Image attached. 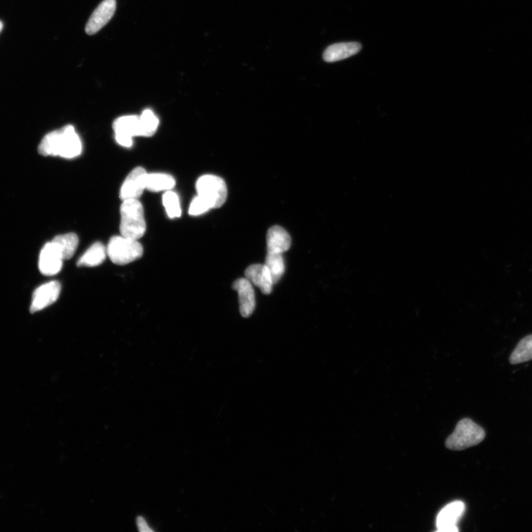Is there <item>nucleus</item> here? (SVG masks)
Returning <instances> with one entry per match:
<instances>
[{
    "label": "nucleus",
    "instance_id": "nucleus-8",
    "mask_svg": "<svg viewBox=\"0 0 532 532\" xmlns=\"http://www.w3.org/2000/svg\"><path fill=\"white\" fill-rule=\"evenodd\" d=\"M147 172L139 167L132 170L121 188L120 198L123 201L139 199L146 189Z\"/></svg>",
    "mask_w": 532,
    "mask_h": 532
},
{
    "label": "nucleus",
    "instance_id": "nucleus-1",
    "mask_svg": "<svg viewBox=\"0 0 532 532\" xmlns=\"http://www.w3.org/2000/svg\"><path fill=\"white\" fill-rule=\"evenodd\" d=\"M38 151L44 156L73 158L82 153V144L75 129L68 125L44 137L38 147Z\"/></svg>",
    "mask_w": 532,
    "mask_h": 532
},
{
    "label": "nucleus",
    "instance_id": "nucleus-6",
    "mask_svg": "<svg viewBox=\"0 0 532 532\" xmlns=\"http://www.w3.org/2000/svg\"><path fill=\"white\" fill-rule=\"evenodd\" d=\"M465 505L462 501L457 500L443 508L438 514L437 531L442 532L458 531L456 526L458 521L464 514Z\"/></svg>",
    "mask_w": 532,
    "mask_h": 532
},
{
    "label": "nucleus",
    "instance_id": "nucleus-20",
    "mask_svg": "<svg viewBox=\"0 0 532 532\" xmlns=\"http://www.w3.org/2000/svg\"><path fill=\"white\" fill-rule=\"evenodd\" d=\"M284 254L267 253L265 258V265L269 269L274 284L279 282L285 272V261Z\"/></svg>",
    "mask_w": 532,
    "mask_h": 532
},
{
    "label": "nucleus",
    "instance_id": "nucleus-19",
    "mask_svg": "<svg viewBox=\"0 0 532 532\" xmlns=\"http://www.w3.org/2000/svg\"><path fill=\"white\" fill-rule=\"evenodd\" d=\"M532 360V335L521 340L519 345L511 354L509 361L512 365H517Z\"/></svg>",
    "mask_w": 532,
    "mask_h": 532
},
{
    "label": "nucleus",
    "instance_id": "nucleus-7",
    "mask_svg": "<svg viewBox=\"0 0 532 532\" xmlns=\"http://www.w3.org/2000/svg\"><path fill=\"white\" fill-rule=\"evenodd\" d=\"M63 260L56 245L52 241L47 243L42 249L39 255V270L44 275H56L61 271Z\"/></svg>",
    "mask_w": 532,
    "mask_h": 532
},
{
    "label": "nucleus",
    "instance_id": "nucleus-14",
    "mask_svg": "<svg viewBox=\"0 0 532 532\" xmlns=\"http://www.w3.org/2000/svg\"><path fill=\"white\" fill-rule=\"evenodd\" d=\"M266 241L268 253L284 254L289 250L291 245L289 234L279 226L272 227L269 229Z\"/></svg>",
    "mask_w": 532,
    "mask_h": 532
},
{
    "label": "nucleus",
    "instance_id": "nucleus-16",
    "mask_svg": "<svg viewBox=\"0 0 532 532\" xmlns=\"http://www.w3.org/2000/svg\"><path fill=\"white\" fill-rule=\"evenodd\" d=\"M61 253L64 260L72 258L79 246V238L76 234L68 233L58 235L52 241Z\"/></svg>",
    "mask_w": 532,
    "mask_h": 532
},
{
    "label": "nucleus",
    "instance_id": "nucleus-25",
    "mask_svg": "<svg viewBox=\"0 0 532 532\" xmlns=\"http://www.w3.org/2000/svg\"><path fill=\"white\" fill-rule=\"evenodd\" d=\"M137 525L140 531L141 532H152L153 531V530L149 526H148L146 521L142 517H138Z\"/></svg>",
    "mask_w": 532,
    "mask_h": 532
},
{
    "label": "nucleus",
    "instance_id": "nucleus-17",
    "mask_svg": "<svg viewBox=\"0 0 532 532\" xmlns=\"http://www.w3.org/2000/svg\"><path fill=\"white\" fill-rule=\"evenodd\" d=\"M107 255V248L101 243L98 242L86 251V253L80 258L77 265L94 267V266L99 265L105 261Z\"/></svg>",
    "mask_w": 532,
    "mask_h": 532
},
{
    "label": "nucleus",
    "instance_id": "nucleus-22",
    "mask_svg": "<svg viewBox=\"0 0 532 532\" xmlns=\"http://www.w3.org/2000/svg\"><path fill=\"white\" fill-rule=\"evenodd\" d=\"M163 203L165 207L167 213L170 218L180 217L182 208L179 196L172 191H167L163 196Z\"/></svg>",
    "mask_w": 532,
    "mask_h": 532
},
{
    "label": "nucleus",
    "instance_id": "nucleus-21",
    "mask_svg": "<svg viewBox=\"0 0 532 532\" xmlns=\"http://www.w3.org/2000/svg\"><path fill=\"white\" fill-rule=\"evenodd\" d=\"M140 118V137H151L155 134L158 125V118L149 109L145 110Z\"/></svg>",
    "mask_w": 532,
    "mask_h": 532
},
{
    "label": "nucleus",
    "instance_id": "nucleus-9",
    "mask_svg": "<svg viewBox=\"0 0 532 532\" xmlns=\"http://www.w3.org/2000/svg\"><path fill=\"white\" fill-rule=\"evenodd\" d=\"M61 292V284L51 281L39 286L33 293L31 312L36 313L53 304Z\"/></svg>",
    "mask_w": 532,
    "mask_h": 532
},
{
    "label": "nucleus",
    "instance_id": "nucleus-5",
    "mask_svg": "<svg viewBox=\"0 0 532 532\" xmlns=\"http://www.w3.org/2000/svg\"><path fill=\"white\" fill-rule=\"evenodd\" d=\"M196 189L198 196L208 201L212 209L220 208L227 199L228 191L226 182L216 175L201 176L197 182Z\"/></svg>",
    "mask_w": 532,
    "mask_h": 532
},
{
    "label": "nucleus",
    "instance_id": "nucleus-4",
    "mask_svg": "<svg viewBox=\"0 0 532 532\" xmlns=\"http://www.w3.org/2000/svg\"><path fill=\"white\" fill-rule=\"evenodd\" d=\"M107 253L113 263L123 265L140 259L143 256L144 248L138 240L122 235L115 236L108 243Z\"/></svg>",
    "mask_w": 532,
    "mask_h": 532
},
{
    "label": "nucleus",
    "instance_id": "nucleus-26",
    "mask_svg": "<svg viewBox=\"0 0 532 532\" xmlns=\"http://www.w3.org/2000/svg\"><path fill=\"white\" fill-rule=\"evenodd\" d=\"M3 27H4V24L1 21H0V32H2Z\"/></svg>",
    "mask_w": 532,
    "mask_h": 532
},
{
    "label": "nucleus",
    "instance_id": "nucleus-10",
    "mask_svg": "<svg viewBox=\"0 0 532 532\" xmlns=\"http://www.w3.org/2000/svg\"><path fill=\"white\" fill-rule=\"evenodd\" d=\"M116 10L115 0H103L89 19L85 32L88 35H94L105 27L113 18Z\"/></svg>",
    "mask_w": 532,
    "mask_h": 532
},
{
    "label": "nucleus",
    "instance_id": "nucleus-12",
    "mask_svg": "<svg viewBox=\"0 0 532 532\" xmlns=\"http://www.w3.org/2000/svg\"><path fill=\"white\" fill-rule=\"evenodd\" d=\"M246 279L258 287L262 293L269 295L272 292L273 280L265 265L255 264L248 266L245 272Z\"/></svg>",
    "mask_w": 532,
    "mask_h": 532
},
{
    "label": "nucleus",
    "instance_id": "nucleus-13",
    "mask_svg": "<svg viewBox=\"0 0 532 532\" xmlns=\"http://www.w3.org/2000/svg\"><path fill=\"white\" fill-rule=\"evenodd\" d=\"M362 49L358 42H342L332 44L323 53V59L327 63H335L343 61L356 55Z\"/></svg>",
    "mask_w": 532,
    "mask_h": 532
},
{
    "label": "nucleus",
    "instance_id": "nucleus-2",
    "mask_svg": "<svg viewBox=\"0 0 532 532\" xmlns=\"http://www.w3.org/2000/svg\"><path fill=\"white\" fill-rule=\"evenodd\" d=\"M120 213L122 235L139 241L144 235L146 229L141 203L138 199L125 200L121 205Z\"/></svg>",
    "mask_w": 532,
    "mask_h": 532
},
{
    "label": "nucleus",
    "instance_id": "nucleus-3",
    "mask_svg": "<svg viewBox=\"0 0 532 532\" xmlns=\"http://www.w3.org/2000/svg\"><path fill=\"white\" fill-rule=\"evenodd\" d=\"M483 429L469 419L457 423L453 433L446 441V447L453 451H461L474 447L485 438Z\"/></svg>",
    "mask_w": 532,
    "mask_h": 532
},
{
    "label": "nucleus",
    "instance_id": "nucleus-23",
    "mask_svg": "<svg viewBox=\"0 0 532 532\" xmlns=\"http://www.w3.org/2000/svg\"><path fill=\"white\" fill-rule=\"evenodd\" d=\"M211 209L212 206L210 203L198 195L190 204L189 214L191 216H198Z\"/></svg>",
    "mask_w": 532,
    "mask_h": 532
},
{
    "label": "nucleus",
    "instance_id": "nucleus-18",
    "mask_svg": "<svg viewBox=\"0 0 532 532\" xmlns=\"http://www.w3.org/2000/svg\"><path fill=\"white\" fill-rule=\"evenodd\" d=\"M175 186L174 177L165 173L147 174L146 189L158 192L160 191H169Z\"/></svg>",
    "mask_w": 532,
    "mask_h": 532
},
{
    "label": "nucleus",
    "instance_id": "nucleus-11",
    "mask_svg": "<svg viewBox=\"0 0 532 532\" xmlns=\"http://www.w3.org/2000/svg\"><path fill=\"white\" fill-rule=\"evenodd\" d=\"M232 289L238 291L240 303V312L242 317H248L253 315L255 306V293L253 284L246 278L234 281Z\"/></svg>",
    "mask_w": 532,
    "mask_h": 532
},
{
    "label": "nucleus",
    "instance_id": "nucleus-15",
    "mask_svg": "<svg viewBox=\"0 0 532 532\" xmlns=\"http://www.w3.org/2000/svg\"><path fill=\"white\" fill-rule=\"evenodd\" d=\"M115 135L128 137H140V118L137 115L118 118L113 123Z\"/></svg>",
    "mask_w": 532,
    "mask_h": 532
},
{
    "label": "nucleus",
    "instance_id": "nucleus-24",
    "mask_svg": "<svg viewBox=\"0 0 532 532\" xmlns=\"http://www.w3.org/2000/svg\"><path fill=\"white\" fill-rule=\"evenodd\" d=\"M115 140L118 144L125 147H130L132 145V138L131 137L115 135Z\"/></svg>",
    "mask_w": 532,
    "mask_h": 532
}]
</instances>
